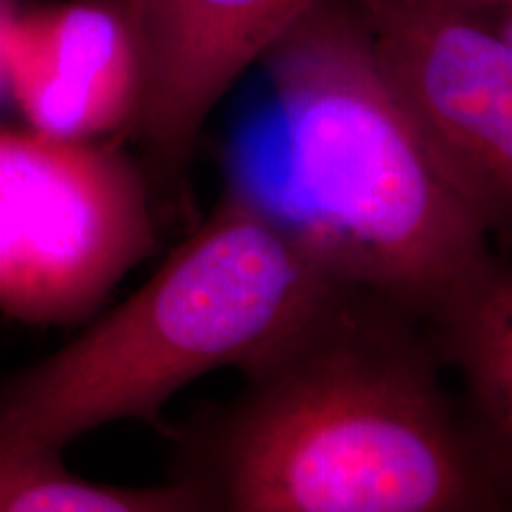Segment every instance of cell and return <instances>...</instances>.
I'll return each instance as SVG.
<instances>
[{"instance_id": "cell-1", "label": "cell", "mask_w": 512, "mask_h": 512, "mask_svg": "<svg viewBox=\"0 0 512 512\" xmlns=\"http://www.w3.org/2000/svg\"><path fill=\"white\" fill-rule=\"evenodd\" d=\"M240 370L245 392L181 479L204 510L503 508L510 479L441 384L425 323L387 294L337 280Z\"/></svg>"}, {"instance_id": "cell-2", "label": "cell", "mask_w": 512, "mask_h": 512, "mask_svg": "<svg viewBox=\"0 0 512 512\" xmlns=\"http://www.w3.org/2000/svg\"><path fill=\"white\" fill-rule=\"evenodd\" d=\"M259 62L268 98L228 138L223 192L330 278L422 320L491 254V233L408 121L356 10L316 0Z\"/></svg>"}, {"instance_id": "cell-3", "label": "cell", "mask_w": 512, "mask_h": 512, "mask_svg": "<svg viewBox=\"0 0 512 512\" xmlns=\"http://www.w3.org/2000/svg\"><path fill=\"white\" fill-rule=\"evenodd\" d=\"M332 283L223 192L138 292L0 387V451L62 453L110 422L155 415L190 382L264 354Z\"/></svg>"}, {"instance_id": "cell-4", "label": "cell", "mask_w": 512, "mask_h": 512, "mask_svg": "<svg viewBox=\"0 0 512 512\" xmlns=\"http://www.w3.org/2000/svg\"><path fill=\"white\" fill-rule=\"evenodd\" d=\"M155 247L145 178L124 150L0 126V313L76 323Z\"/></svg>"}, {"instance_id": "cell-5", "label": "cell", "mask_w": 512, "mask_h": 512, "mask_svg": "<svg viewBox=\"0 0 512 512\" xmlns=\"http://www.w3.org/2000/svg\"><path fill=\"white\" fill-rule=\"evenodd\" d=\"M422 143L489 233L512 209L510 5L349 0Z\"/></svg>"}, {"instance_id": "cell-6", "label": "cell", "mask_w": 512, "mask_h": 512, "mask_svg": "<svg viewBox=\"0 0 512 512\" xmlns=\"http://www.w3.org/2000/svg\"><path fill=\"white\" fill-rule=\"evenodd\" d=\"M136 38L140 98L131 131L181 169L233 83L316 0H121Z\"/></svg>"}, {"instance_id": "cell-7", "label": "cell", "mask_w": 512, "mask_h": 512, "mask_svg": "<svg viewBox=\"0 0 512 512\" xmlns=\"http://www.w3.org/2000/svg\"><path fill=\"white\" fill-rule=\"evenodd\" d=\"M5 74L29 128L48 136L105 140L136 121L140 62L121 0L17 10Z\"/></svg>"}, {"instance_id": "cell-8", "label": "cell", "mask_w": 512, "mask_h": 512, "mask_svg": "<svg viewBox=\"0 0 512 512\" xmlns=\"http://www.w3.org/2000/svg\"><path fill=\"white\" fill-rule=\"evenodd\" d=\"M465 387V420L505 479L512 465V275L489 254L422 318Z\"/></svg>"}, {"instance_id": "cell-9", "label": "cell", "mask_w": 512, "mask_h": 512, "mask_svg": "<svg viewBox=\"0 0 512 512\" xmlns=\"http://www.w3.org/2000/svg\"><path fill=\"white\" fill-rule=\"evenodd\" d=\"M200 494L166 486H117L67 470L62 453L0 451V512H197Z\"/></svg>"}, {"instance_id": "cell-10", "label": "cell", "mask_w": 512, "mask_h": 512, "mask_svg": "<svg viewBox=\"0 0 512 512\" xmlns=\"http://www.w3.org/2000/svg\"><path fill=\"white\" fill-rule=\"evenodd\" d=\"M19 10V0H0V93L8 91V74H5V62H8V36L10 24Z\"/></svg>"}]
</instances>
